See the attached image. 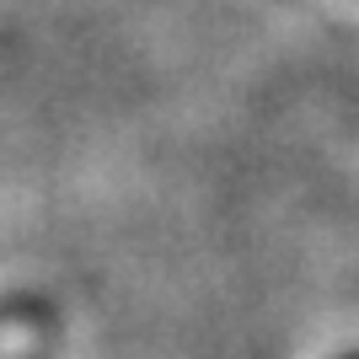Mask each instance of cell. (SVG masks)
I'll return each instance as SVG.
<instances>
[{
	"label": "cell",
	"mask_w": 359,
	"mask_h": 359,
	"mask_svg": "<svg viewBox=\"0 0 359 359\" xmlns=\"http://www.w3.org/2000/svg\"><path fill=\"white\" fill-rule=\"evenodd\" d=\"M0 322H6V311H0Z\"/></svg>",
	"instance_id": "cell-1"
},
{
	"label": "cell",
	"mask_w": 359,
	"mask_h": 359,
	"mask_svg": "<svg viewBox=\"0 0 359 359\" xmlns=\"http://www.w3.org/2000/svg\"><path fill=\"white\" fill-rule=\"evenodd\" d=\"M354 359H359V354H354Z\"/></svg>",
	"instance_id": "cell-2"
}]
</instances>
